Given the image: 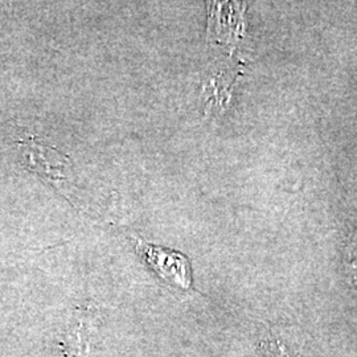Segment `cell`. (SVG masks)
I'll return each instance as SVG.
<instances>
[{
	"mask_svg": "<svg viewBox=\"0 0 357 357\" xmlns=\"http://www.w3.org/2000/svg\"><path fill=\"white\" fill-rule=\"evenodd\" d=\"M344 266L348 284L357 296V245L355 243H349L345 246Z\"/></svg>",
	"mask_w": 357,
	"mask_h": 357,
	"instance_id": "2",
	"label": "cell"
},
{
	"mask_svg": "<svg viewBox=\"0 0 357 357\" xmlns=\"http://www.w3.org/2000/svg\"><path fill=\"white\" fill-rule=\"evenodd\" d=\"M138 252L165 281L184 290L191 287V265L184 255L142 241L138 243Z\"/></svg>",
	"mask_w": 357,
	"mask_h": 357,
	"instance_id": "1",
	"label": "cell"
}]
</instances>
